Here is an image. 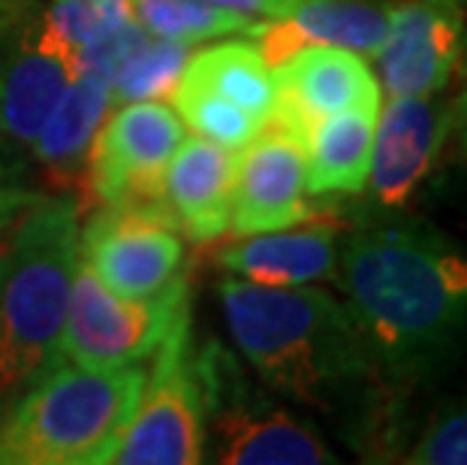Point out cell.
<instances>
[{"instance_id": "obj_17", "label": "cell", "mask_w": 467, "mask_h": 465, "mask_svg": "<svg viewBox=\"0 0 467 465\" xmlns=\"http://www.w3.org/2000/svg\"><path fill=\"white\" fill-rule=\"evenodd\" d=\"M112 85L91 70H78L73 85L46 118L43 131L36 133L31 152L46 182L61 194H73L78 200L88 164H91L97 136H100L109 112H112Z\"/></svg>"}, {"instance_id": "obj_22", "label": "cell", "mask_w": 467, "mask_h": 465, "mask_svg": "<svg viewBox=\"0 0 467 465\" xmlns=\"http://www.w3.org/2000/svg\"><path fill=\"white\" fill-rule=\"evenodd\" d=\"M172 100L178 118L184 124H191V131L196 136H205V140L233 148V152H242L265 127L260 118L244 112L242 106L223 100V97L205 91V88L193 82H184V79H178Z\"/></svg>"}, {"instance_id": "obj_13", "label": "cell", "mask_w": 467, "mask_h": 465, "mask_svg": "<svg viewBox=\"0 0 467 465\" xmlns=\"http://www.w3.org/2000/svg\"><path fill=\"white\" fill-rule=\"evenodd\" d=\"M452 136V103L425 97H389L374 127L368 194L383 212H399L413 200L434 170L443 143Z\"/></svg>"}, {"instance_id": "obj_5", "label": "cell", "mask_w": 467, "mask_h": 465, "mask_svg": "<svg viewBox=\"0 0 467 465\" xmlns=\"http://www.w3.org/2000/svg\"><path fill=\"white\" fill-rule=\"evenodd\" d=\"M202 396L205 453L221 465H329L337 453L311 423L286 411L221 342L193 351Z\"/></svg>"}, {"instance_id": "obj_18", "label": "cell", "mask_w": 467, "mask_h": 465, "mask_svg": "<svg viewBox=\"0 0 467 465\" xmlns=\"http://www.w3.org/2000/svg\"><path fill=\"white\" fill-rule=\"evenodd\" d=\"M235 152L205 136L178 145L166 166L163 203L172 224L193 242H214L230 230Z\"/></svg>"}, {"instance_id": "obj_29", "label": "cell", "mask_w": 467, "mask_h": 465, "mask_svg": "<svg viewBox=\"0 0 467 465\" xmlns=\"http://www.w3.org/2000/svg\"><path fill=\"white\" fill-rule=\"evenodd\" d=\"M459 73L467 76V34H464V55H462V67H459Z\"/></svg>"}, {"instance_id": "obj_16", "label": "cell", "mask_w": 467, "mask_h": 465, "mask_svg": "<svg viewBox=\"0 0 467 465\" xmlns=\"http://www.w3.org/2000/svg\"><path fill=\"white\" fill-rule=\"evenodd\" d=\"M389 9L380 0H305L290 16L256 22L244 37L260 46L268 67L302 46H341L374 58L389 31Z\"/></svg>"}, {"instance_id": "obj_14", "label": "cell", "mask_w": 467, "mask_h": 465, "mask_svg": "<svg viewBox=\"0 0 467 465\" xmlns=\"http://www.w3.org/2000/svg\"><path fill=\"white\" fill-rule=\"evenodd\" d=\"M305 148L281 127L265 124L235 161L230 203L233 236L281 230L314 217V206L305 200Z\"/></svg>"}, {"instance_id": "obj_19", "label": "cell", "mask_w": 467, "mask_h": 465, "mask_svg": "<svg viewBox=\"0 0 467 465\" xmlns=\"http://www.w3.org/2000/svg\"><path fill=\"white\" fill-rule=\"evenodd\" d=\"M383 106V103H380ZM380 106H356L323 118L305 148V187L311 196L362 194Z\"/></svg>"}, {"instance_id": "obj_2", "label": "cell", "mask_w": 467, "mask_h": 465, "mask_svg": "<svg viewBox=\"0 0 467 465\" xmlns=\"http://www.w3.org/2000/svg\"><path fill=\"white\" fill-rule=\"evenodd\" d=\"M226 330L254 375L281 399L344 417L356 448H380L392 427V387L383 384L347 302L323 287H268L226 279L217 284Z\"/></svg>"}, {"instance_id": "obj_8", "label": "cell", "mask_w": 467, "mask_h": 465, "mask_svg": "<svg viewBox=\"0 0 467 465\" xmlns=\"http://www.w3.org/2000/svg\"><path fill=\"white\" fill-rule=\"evenodd\" d=\"M184 143V122L163 100L121 103L97 136L78 206L166 215V166ZM172 221V217H169Z\"/></svg>"}, {"instance_id": "obj_24", "label": "cell", "mask_w": 467, "mask_h": 465, "mask_svg": "<svg viewBox=\"0 0 467 465\" xmlns=\"http://www.w3.org/2000/svg\"><path fill=\"white\" fill-rule=\"evenodd\" d=\"M399 460L413 465H467V396L437 408Z\"/></svg>"}, {"instance_id": "obj_7", "label": "cell", "mask_w": 467, "mask_h": 465, "mask_svg": "<svg viewBox=\"0 0 467 465\" xmlns=\"http://www.w3.org/2000/svg\"><path fill=\"white\" fill-rule=\"evenodd\" d=\"M78 52L34 0L0 4V148L27 152L73 85Z\"/></svg>"}, {"instance_id": "obj_12", "label": "cell", "mask_w": 467, "mask_h": 465, "mask_svg": "<svg viewBox=\"0 0 467 465\" xmlns=\"http://www.w3.org/2000/svg\"><path fill=\"white\" fill-rule=\"evenodd\" d=\"M275 109L268 124L307 148L314 127L335 112L380 106L383 88L359 52L341 46H302L272 67Z\"/></svg>"}, {"instance_id": "obj_28", "label": "cell", "mask_w": 467, "mask_h": 465, "mask_svg": "<svg viewBox=\"0 0 467 465\" xmlns=\"http://www.w3.org/2000/svg\"><path fill=\"white\" fill-rule=\"evenodd\" d=\"M452 136L459 140V145L467 154V76H464V88L462 94L452 100Z\"/></svg>"}, {"instance_id": "obj_6", "label": "cell", "mask_w": 467, "mask_h": 465, "mask_svg": "<svg viewBox=\"0 0 467 465\" xmlns=\"http://www.w3.org/2000/svg\"><path fill=\"white\" fill-rule=\"evenodd\" d=\"M184 312H191L187 269L161 293L130 300L109 291L78 257L64 326V357L91 369L151 360Z\"/></svg>"}, {"instance_id": "obj_25", "label": "cell", "mask_w": 467, "mask_h": 465, "mask_svg": "<svg viewBox=\"0 0 467 465\" xmlns=\"http://www.w3.org/2000/svg\"><path fill=\"white\" fill-rule=\"evenodd\" d=\"M46 16L69 46L82 48L112 34L133 16L130 0H48Z\"/></svg>"}, {"instance_id": "obj_9", "label": "cell", "mask_w": 467, "mask_h": 465, "mask_svg": "<svg viewBox=\"0 0 467 465\" xmlns=\"http://www.w3.org/2000/svg\"><path fill=\"white\" fill-rule=\"evenodd\" d=\"M145 372V387L130 423L118 435L109 462L118 465H196L205 462L202 396L191 348V312L166 333Z\"/></svg>"}, {"instance_id": "obj_30", "label": "cell", "mask_w": 467, "mask_h": 465, "mask_svg": "<svg viewBox=\"0 0 467 465\" xmlns=\"http://www.w3.org/2000/svg\"><path fill=\"white\" fill-rule=\"evenodd\" d=\"M0 417H4V399H0Z\"/></svg>"}, {"instance_id": "obj_4", "label": "cell", "mask_w": 467, "mask_h": 465, "mask_svg": "<svg viewBox=\"0 0 467 465\" xmlns=\"http://www.w3.org/2000/svg\"><path fill=\"white\" fill-rule=\"evenodd\" d=\"M145 387L139 363H55L0 417V465H103Z\"/></svg>"}, {"instance_id": "obj_20", "label": "cell", "mask_w": 467, "mask_h": 465, "mask_svg": "<svg viewBox=\"0 0 467 465\" xmlns=\"http://www.w3.org/2000/svg\"><path fill=\"white\" fill-rule=\"evenodd\" d=\"M182 79L242 106L263 124H268V118H272L275 76L256 43L230 39V43L208 46L202 52L191 55Z\"/></svg>"}, {"instance_id": "obj_1", "label": "cell", "mask_w": 467, "mask_h": 465, "mask_svg": "<svg viewBox=\"0 0 467 465\" xmlns=\"http://www.w3.org/2000/svg\"><path fill=\"white\" fill-rule=\"evenodd\" d=\"M347 309L392 390L429 387L467 351V245L386 212L341 242Z\"/></svg>"}, {"instance_id": "obj_10", "label": "cell", "mask_w": 467, "mask_h": 465, "mask_svg": "<svg viewBox=\"0 0 467 465\" xmlns=\"http://www.w3.org/2000/svg\"><path fill=\"white\" fill-rule=\"evenodd\" d=\"M78 257L91 266L109 291L118 296L161 293L184 272V233L157 212L91 209L82 227Z\"/></svg>"}, {"instance_id": "obj_26", "label": "cell", "mask_w": 467, "mask_h": 465, "mask_svg": "<svg viewBox=\"0 0 467 465\" xmlns=\"http://www.w3.org/2000/svg\"><path fill=\"white\" fill-rule=\"evenodd\" d=\"M36 196L39 194L27 187L25 173L16 157L0 148V233H4L6 227L36 200Z\"/></svg>"}, {"instance_id": "obj_23", "label": "cell", "mask_w": 467, "mask_h": 465, "mask_svg": "<svg viewBox=\"0 0 467 465\" xmlns=\"http://www.w3.org/2000/svg\"><path fill=\"white\" fill-rule=\"evenodd\" d=\"M191 61V43L154 37L127 61V67L112 79L115 103L133 100H163L172 97L178 79Z\"/></svg>"}, {"instance_id": "obj_27", "label": "cell", "mask_w": 467, "mask_h": 465, "mask_svg": "<svg viewBox=\"0 0 467 465\" xmlns=\"http://www.w3.org/2000/svg\"><path fill=\"white\" fill-rule=\"evenodd\" d=\"M205 4L233 9V13H242L251 18H284L299 4H305V0H205Z\"/></svg>"}, {"instance_id": "obj_21", "label": "cell", "mask_w": 467, "mask_h": 465, "mask_svg": "<svg viewBox=\"0 0 467 465\" xmlns=\"http://www.w3.org/2000/svg\"><path fill=\"white\" fill-rule=\"evenodd\" d=\"M133 16L154 37L178 39V43H205L233 34H247L263 18H251L233 9H221L205 0H130Z\"/></svg>"}, {"instance_id": "obj_3", "label": "cell", "mask_w": 467, "mask_h": 465, "mask_svg": "<svg viewBox=\"0 0 467 465\" xmlns=\"http://www.w3.org/2000/svg\"><path fill=\"white\" fill-rule=\"evenodd\" d=\"M82 206L55 194L0 233V399L13 402L64 360L69 291L78 266Z\"/></svg>"}, {"instance_id": "obj_15", "label": "cell", "mask_w": 467, "mask_h": 465, "mask_svg": "<svg viewBox=\"0 0 467 465\" xmlns=\"http://www.w3.org/2000/svg\"><path fill=\"white\" fill-rule=\"evenodd\" d=\"M341 227L305 217L293 227L238 236L217 254V263L235 279L268 287H302L335 281Z\"/></svg>"}, {"instance_id": "obj_11", "label": "cell", "mask_w": 467, "mask_h": 465, "mask_svg": "<svg viewBox=\"0 0 467 465\" xmlns=\"http://www.w3.org/2000/svg\"><path fill=\"white\" fill-rule=\"evenodd\" d=\"M467 34L464 0H399L374 61L389 97L441 94L462 67Z\"/></svg>"}]
</instances>
